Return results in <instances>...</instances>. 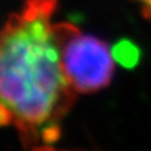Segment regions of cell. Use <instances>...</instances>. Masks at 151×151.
Here are the masks:
<instances>
[{
    "label": "cell",
    "mask_w": 151,
    "mask_h": 151,
    "mask_svg": "<svg viewBox=\"0 0 151 151\" xmlns=\"http://www.w3.org/2000/svg\"><path fill=\"white\" fill-rule=\"evenodd\" d=\"M113 57L115 59L120 60L122 64L125 65H134L139 59V55H140V50L137 47H135L134 44L129 40H122L119 42L115 48L112 50Z\"/></svg>",
    "instance_id": "cell-3"
},
{
    "label": "cell",
    "mask_w": 151,
    "mask_h": 151,
    "mask_svg": "<svg viewBox=\"0 0 151 151\" xmlns=\"http://www.w3.org/2000/svg\"><path fill=\"white\" fill-rule=\"evenodd\" d=\"M136 1H139L141 4V6H142V14L146 17L151 19V0H136Z\"/></svg>",
    "instance_id": "cell-4"
},
{
    "label": "cell",
    "mask_w": 151,
    "mask_h": 151,
    "mask_svg": "<svg viewBox=\"0 0 151 151\" xmlns=\"http://www.w3.org/2000/svg\"><path fill=\"white\" fill-rule=\"evenodd\" d=\"M60 63L70 87L77 93H93L107 87L115 72V57L105 40L83 34L74 24H54Z\"/></svg>",
    "instance_id": "cell-2"
},
{
    "label": "cell",
    "mask_w": 151,
    "mask_h": 151,
    "mask_svg": "<svg viewBox=\"0 0 151 151\" xmlns=\"http://www.w3.org/2000/svg\"><path fill=\"white\" fill-rule=\"evenodd\" d=\"M30 151H63V150H57L53 147V146H50L49 144H44V145L33 146V149Z\"/></svg>",
    "instance_id": "cell-5"
},
{
    "label": "cell",
    "mask_w": 151,
    "mask_h": 151,
    "mask_svg": "<svg viewBox=\"0 0 151 151\" xmlns=\"http://www.w3.org/2000/svg\"><path fill=\"white\" fill-rule=\"evenodd\" d=\"M57 6V0H25L0 30V126L13 125L25 147L59 139L77 94L60 63Z\"/></svg>",
    "instance_id": "cell-1"
}]
</instances>
